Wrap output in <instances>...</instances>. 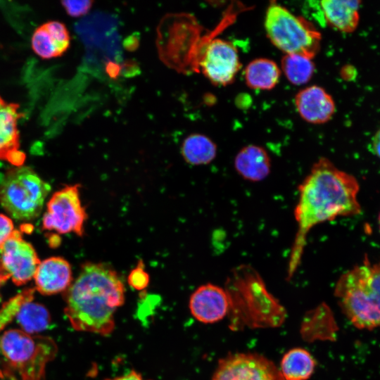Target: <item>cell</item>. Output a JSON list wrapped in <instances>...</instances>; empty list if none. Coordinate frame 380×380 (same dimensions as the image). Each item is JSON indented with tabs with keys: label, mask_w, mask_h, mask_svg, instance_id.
<instances>
[{
	"label": "cell",
	"mask_w": 380,
	"mask_h": 380,
	"mask_svg": "<svg viewBox=\"0 0 380 380\" xmlns=\"http://www.w3.org/2000/svg\"><path fill=\"white\" fill-rule=\"evenodd\" d=\"M281 70L272 60L264 58L251 61L246 67L244 77L248 87L253 89L270 90L279 82Z\"/></svg>",
	"instance_id": "18"
},
{
	"label": "cell",
	"mask_w": 380,
	"mask_h": 380,
	"mask_svg": "<svg viewBox=\"0 0 380 380\" xmlns=\"http://www.w3.org/2000/svg\"><path fill=\"white\" fill-rule=\"evenodd\" d=\"M211 380H285L274 363L255 353H236L218 361Z\"/></svg>",
	"instance_id": "9"
},
{
	"label": "cell",
	"mask_w": 380,
	"mask_h": 380,
	"mask_svg": "<svg viewBox=\"0 0 380 380\" xmlns=\"http://www.w3.org/2000/svg\"><path fill=\"white\" fill-rule=\"evenodd\" d=\"M315 366V360L309 351L294 348L282 357L279 370L285 380H307L313 374Z\"/></svg>",
	"instance_id": "19"
},
{
	"label": "cell",
	"mask_w": 380,
	"mask_h": 380,
	"mask_svg": "<svg viewBox=\"0 0 380 380\" xmlns=\"http://www.w3.org/2000/svg\"><path fill=\"white\" fill-rule=\"evenodd\" d=\"M295 106L300 116L311 124H323L334 114L336 106L331 96L319 86L308 87L295 96Z\"/></svg>",
	"instance_id": "13"
},
{
	"label": "cell",
	"mask_w": 380,
	"mask_h": 380,
	"mask_svg": "<svg viewBox=\"0 0 380 380\" xmlns=\"http://www.w3.org/2000/svg\"><path fill=\"white\" fill-rule=\"evenodd\" d=\"M70 45L66 26L57 20L47 21L34 31L31 38L33 51L43 59L62 56Z\"/></svg>",
	"instance_id": "14"
},
{
	"label": "cell",
	"mask_w": 380,
	"mask_h": 380,
	"mask_svg": "<svg viewBox=\"0 0 380 380\" xmlns=\"http://www.w3.org/2000/svg\"><path fill=\"white\" fill-rule=\"evenodd\" d=\"M149 281V274L145 270L144 263L142 260H139L136 267L129 274L127 277L128 284L133 289L141 291L148 286Z\"/></svg>",
	"instance_id": "24"
},
{
	"label": "cell",
	"mask_w": 380,
	"mask_h": 380,
	"mask_svg": "<svg viewBox=\"0 0 380 380\" xmlns=\"http://www.w3.org/2000/svg\"><path fill=\"white\" fill-rule=\"evenodd\" d=\"M378 224H379V232H380V212L378 216Z\"/></svg>",
	"instance_id": "31"
},
{
	"label": "cell",
	"mask_w": 380,
	"mask_h": 380,
	"mask_svg": "<svg viewBox=\"0 0 380 380\" xmlns=\"http://www.w3.org/2000/svg\"><path fill=\"white\" fill-rule=\"evenodd\" d=\"M334 296L353 326L369 330L380 327V262L371 264L366 255L362 264L339 277Z\"/></svg>",
	"instance_id": "3"
},
{
	"label": "cell",
	"mask_w": 380,
	"mask_h": 380,
	"mask_svg": "<svg viewBox=\"0 0 380 380\" xmlns=\"http://www.w3.org/2000/svg\"><path fill=\"white\" fill-rule=\"evenodd\" d=\"M234 168L244 179L260 182L270 173L271 161L266 150L251 144L242 148L234 158Z\"/></svg>",
	"instance_id": "16"
},
{
	"label": "cell",
	"mask_w": 380,
	"mask_h": 380,
	"mask_svg": "<svg viewBox=\"0 0 380 380\" xmlns=\"http://www.w3.org/2000/svg\"><path fill=\"white\" fill-rule=\"evenodd\" d=\"M104 380H144L142 375L135 370H132L127 374L118 376L114 378H108ZM151 380V379H147Z\"/></svg>",
	"instance_id": "29"
},
{
	"label": "cell",
	"mask_w": 380,
	"mask_h": 380,
	"mask_svg": "<svg viewBox=\"0 0 380 380\" xmlns=\"http://www.w3.org/2000/svg\"><path fill=\"white\" fill-rule=\"evenodd\" d=\"M57 345L49 337L32 336L10 329L0 337V351L12 372L21 380H46V367L57 353Z\"/></svg>",
	"instance_id": "4"
},
{
	"label": "cell",
	"mask_w": 380,
	"mask_h": 380,
	"mask_svg": "<svg viewBox=\"0 0 380 380\" xmlns=\"http://www.w3.org/2000/svg\"><path fill=\"white\" fill-rule=\"evenodd\" d=\"M0 262L18 286L29 281L40 263L34 247L23 238L18 230H14L1 246Z\"/></svg>",
	"instance_id": "10"
},
{
	"label": "cell",
	"mask_w": 380,
	"mask_h": 380,
	"mask_svg": "<svg viewBox=\"0 0 380 380\" xmlns=\"http://www.w3.org/2000/svg\"><path fill=\"white\" fill-rule=\"evenodd\" d=\"M359 190L357 179L339 170L328 158L322 157L313 164L298 186V200L293 211L297 230L289 258L288 278L300 265L308 234L315 226L361 213Z\"/></svg>",
	"instance_id": "1"
},
{
	"label": "cell",
	"mask_w": 380,
	"mask_h": 380,
	"mask_svg": "<svg viewBox=\"0 0 380 380\" xmlns=\"http://www.w3.org/2000/svg\"><path fill=\"white\" fill-rule=\"evenodd\" d=\"M15 316L22 331L31 335L46 329L51 322L48 310L32 300L23 303Z\"/></svg>",
	"instance_id": "21"
},
{
	"label": "cell",
	"mask_w": 380,
	"mask_h": 380,
	"mask_svg": "<svg viewBox=\"0 0 380 380\" xmlns=\"http://www.w3.org/2000/svg\"><path fill=\"white\" fill-rule=\"evenodd\" d=\"M189 308L193 317L204 324L222 319L229 312L230 298L226 289L208 283L198 287L191 295Z\"/></svg>",
	"instance_id": "11"
},
{
	"label": "cell",
	"mask_w": 380,
	"mask_h": 380,
	"mask_svg": "<svg viewBox=\"0 0 380 380\" xmlns=\"http://www.w3.org/2000/svg\"><path fill=\"white\" fill-rule=\"evenodd\" d=\"M371 151L380 158V128L375 132L370 143Z\"/></svg>",
	"instance_id": "28"
},
{
	"label": "cell",
	"mask_w": 380,
	"mask_h": 380,
	"mask_svg": "<svg viewBox=\"0 0 380 380\" xmlns=\"http://www.w3.org/2000/svg\"><path fill=\"white\" fill-rule=\"evenodd\" d=\"M51 186L31 167L8 170L0 186V203L13 219L29 221L41 213Z\"/></svg>",
	"instance_id": "6"
},
{
	"label": "cell",
	"mask_w": 380,
	"mask_h": 380,
	"mask_svg": "<svg viewBox=\"0 0 380 380\" xmlns=\"http://www.w3.org/2000/svg\"><path fill=\"white\" fill-rule=\"evenodd\" d=\"M265 29L272 44L285 54L312 59L320 49L322 37L315 27L278 4L271 3L267 7Z\"/></svg>",
	"instance_id": "5"
},
{
	"label": "cell",
	"mask_w": 380,
	"mask_h": 380,
	"mask_svg": "<svg viewBox=\"0 0 380 380\" xmlns=\"http://www.w3.org/2000/svg\"><path fill=\"white\" fill-rule=\"evenodd\" d=\"M80 185H67L53 194L42 217V229L82 236L87 214L82 204Z\"/></svg>",
	"instance_id": "7"
},
{
	"label": "cell",
	"mask_w": 380,
	"mask_h": 380,
	"mask_svg": "<svg viewBox=\"0 0 380 380\" xmlns=\"http://www.w3.org/2000/svg\"><path fill=\"white\" fill-rule=\"evenodd\" d=\"M67 13L72 17H80L86 14L90 9L91 1H63L61 2Z\"/></svg>",
	"instance_id": "25"
},
{
	"label": "cell",
	"mask_w": 380,
	"mask_h": 380,
	"mask_svg": "<svg viewBox=\"0 0 380 380\" xmlns=\"http://www.w3.org/2000/svg\"><path fill=\"white\" fill-rule=\"evenodd\" d=\"M6 378L13 379V372L0 351V380Z\"/></svg>",
	"instance_id": "27"
},
{
	"label": "cell",
	"mask_w": 380,
	"mask_h": 380,
	"mask_svg": "<svg viewBox=\"0 0 380 380\" xmlns=\"http://www.w3.org/2000/svg\"><path fill=\"white\" fill-rule=\"evenodd\" d=\"M181 151L187 163L194 165H206L215 158L217 146L205 135L193 134L184 139Z\"/></svg>",
	"instance_id": "20"
},
{
	"label": "cell",
	"mask_w": 380,
	"mask_h": 380,
	"mask_svg": "<svg viewBox=\"0 0 380 380\" xmlns=\"http://www.w3.org/2000/svg\"><path fill=\"white\" fill-rule=\"evenodd\" d=\"M34 292V289H25L3 305L0 309V331L14 318L23 303L33 300Z\"/></svg>",
	"instance_id": "23"
},
{
	"label": "cell",
	"mask_w": 380,
	"mask_h": 380,
	"mask_svg": "<svg viewBox=\"0 0 380 380\" xmlns=\"http://www.w3.org/2000/svg\"><path fill=\"white\" fill-rule=\"evenodd\" d=\"M64 312L76 331L108 336L115 314L125 303V284L109 265L87 262L65 291Z\"/></svg>",
	"instance_id": "2"
},
{
	"label": "cell",
	"mask_w": 380,
	"mask_h": 380,
	"mask_svg": "<svg viewBox=\"0 0 380 380\" xmlns=\"http://www.w3.org/2000/svg\"><path fill=\"white\" fill-rule=\"evenodd\" d=\"M34 277L37 290L44 295L65 292L72 282L71 266L62 257H51L41 262Z\"/></svg>",
	"instance_id": "15"
},
{
	"label": "cell",
	"mask_w": 380,
	"mask_h": 380,
	"mask_svg": "<svg viewBox=\"0 0 380 380\" xmlns=\"http://www.w3.org/2000/svg\"><path fill=\"white\" fill-rule=\"evenodd\" d=\"M195 65L213 84L219 86L231 84L241 68L236 47L218 38L199 46Z\"/></svg>",
	"instance_id": "8"
},
{
	"label": "cell",
	"mask_w": 380,
	"mask_h": 380,
	"mask_svg": "<svg viewBox=\"0 0 380 380\" xmlns=\"http://www.w3.org/2000/svg\"><path fill=\"white\" fill-rule=\"evenodd\" d=\"M9 277V275L5 272L0 262V286Z\"/></svg>",
	"instance_id": "30"
},
{
	"label": "cell",
	"mask_w": 380,
	"mask_h": 380,
	"mask_svg": "<svg viewBox=\"0 0 380 380\" xmlns=\"http://www.w3.org/2000/svg\"><path fill=\"white\" fill-rule=\"evenodd\" d=\"M20 106L5 101L0 96V159L15 167L22 166L26 156L20 149L18 121L24 115Z\"/></svg>",
	"instance_id": "12"
},
{
	"label": "cell",
	"mask_w": 380,
	"mask_h": 380,
	"mask_svg": "<svg viewBox=\"0 0 380 380\" xmlns=\"http://www.w3.org/2000/svg\"><path fill=\"white\" fill-rule=\"evenodd\" d=\"M357 0H324L319 2L326 23L331 27L346 33L353 32L359 23Z\"/></svg>",
	"instance_id": "17"
},
{
	"label": "cell",
	"mask_w": 380,
	"mask_h": 380,
	"mask_svg": "<svg viewBox=\"0 0 380 380\" xmlns=\"http://www.w3.org/2000/svg\"><path fill=\"white\" fill-rule=\"evenodd\" d=\"M281 68L287 80L295 85L308 82L315 69L312 58L297 54H285L281 58Z\"/></svg>",
	"instance_id": "22"
},
{
	"label": "cell",
	"mask_w": 380,
	"mask_h": 380,
	"mask_svg": "<svg viewBox=\"0 0 380 380\" xmlns=\"http://www.w3.org/2000/svg\"><path fill=\"white\" fill-rule=\"evenodd\" d=\"M14 230L12 220L5 215L0 214V248Z\"/></svg>",
	"instance_id": "26"
}]
</instances>
